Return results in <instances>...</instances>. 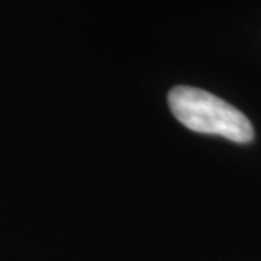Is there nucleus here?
Instances as JSON below:
<instances>
[{
	"mask_svg": "<svg viewBox=\"0 0 261 261\" xmlns=\"http://www.w3.org/2000/svg\"><path fill=\"white\" fill-rule=\"evenodd\" d=\"M169 107L189 130L219 135L236 143H249L254 130L248 116L213 93L192 86H175L169 91Z\"/></svg>",
	"mask_w": 261,
	"mask_h": 261,
	"instance_id": "nucleus-1",
	"label": "nucleus"
}]
</instances>
